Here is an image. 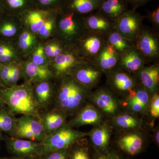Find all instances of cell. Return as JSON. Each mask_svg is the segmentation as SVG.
I'll use <instances>...</instances> for the list:
<instances>
[{"instance_id":"1","label":"cell","mask_w":159,"mask_h":159,"mask_svg":"<svg viewBox=\"0 0 159 159\" xmlns=\"http://www.w3.org/2000/svg\"><path fill=\"white\" fill-rule=\"evenodd\" d=\"M55 81L54 108L62 111L68 117H74L87 103L90 89L70 75Z\"/></svg>"},{"instance_id":"2","label":"cell","mask_w":159,"mask_h":159,"mask_svg":"<svg viewBox=\"0 0 159 159\" xmlns=\"http://www.w3.org/2000/svg\"><path fill=\"white\" fill-rule=\"evenodd\" d=\"M0 95L8 109L14 115H28L40 119V107L34 97L32 84H22L0 89Z\"/></svg>"},{"instance_id":"3","label":"cell","mask_w":159,"mask_h":159,"mask_svg":"<svg viewBox=\"0 0 159 159\" xmlns=\"http://www.w3.org/2000/svg\"><path fill=\"white\" fill-rule=\"evenodd\" d=\"M82 16L72 11H58L52 39L61 42L66 46H73L85 33Z\"/></svg>"},{"instance_id":"4","label":"cell","mask_w":159,"mask_h":159,"mask_svg":"<svg viewBox=\"0 0 159 159\" xmlns=\"http://www.w3.org/2000/svg\"><path fill=\"white\" fill-rule=\"evenodd\" d=\"M89 132H83L70 127L66 124L49 135L40 143L39 156L56 151L69 149L75 143L88 137Z\"/></svg>"},{"instance_id":"5","label":"cell","mask_w":159,"mask_h":159,"mask_svg":"<svg viewBox=\"0 0 159 159\" xmlns=\"http://www.w3.org/2000/svg\"><path fill=\"white\" fill-rule=\"evenodd\" d=\"M86 61L73 46H67L59 55L50 61L49 67L54 79H59L69 75L75 67Z\"/></svg>"},{"instance_id":"6","label":"cell","mask_w":159,"mask_h":159,"mask_svg":"<svg viewBox=\"0 0 159 159\" xmlns=\"http://www.w3.org/2000/svg\"><path fill=\"white\" fill-rule=\"evenodd\" d=\"M12 137L41 143L46 139L47 135L40 119L33 116L23 115L16 118Z\"/></svg>"},{"instance_id":"7","label":"cell","mask_w":159,"mask_h":159,"mask_svg":"<svg viewBox=\"0 0 159 159\" xmlns=\"http://www.w3.org/2000/svg\"><path fill=\"white\" fill-rule=\"evenodd\" d=\"M151 96L142 86L136 87L125 95V98L120 101L121 108L124 111L137 115L148 113Z\"/></svg>"},{"instance_id":"8","label":"cell","mask_w":159,"mask_h":159,"mask_svg":"<svg viewBox=\"0 0 159 159\" xmlns=\"http://www.w3.org/2000/svg\"><path fill=\"white\" fill-rule=\"evenodd\" d=\"M88 101L103 115L111 118L121 111L120 101L111 92L104 89H99L91 92Z\"/></svg>"},{"instance_id":"9","label":"cell","mask_w":159,"mask_h":159,"mask_svg":"<svg viewBox=\"0 0 159 159\" xmlns=\"http://www.w3.org/2000/svg\"><path fill=\"white\" fill-rule=\"evenodd\" d=\"M104 116L92 103L87 102L66 124L74 129L84 125L97 126L103 122Z\"/></svg>"},{"instance_id":"10","label":"cell","mask_w":159,"mask_h":159,"mask_svg":"<svg viewBox=\"0 0 159 159\" xmlns=\"http://www.w3.org/2000/svg\"><path fill=\"white\" fill-rule=\"evenodd\" d=\"M101 74L102 71L99 68L90 66L85 61L75 67L69 75L80 84L90 89L97 84Z\"/></svg>"},{"instance_id":"11","label":"cell","mask_w":159,"mask_h":159,"mask_svg":"<svg viewBox=\"0 0 159 159\" xmlns=\"http://www.w3.org/2000/svg\"><path fill=\"white\" fill-rule=\"evenodd\" d=\"M22 78L24 82L31 84L54 79L53 74L48 66L39 65L29 58L21 63Z\"/></svg>"},{"instance_id":"12","label":"cell","mask_w":159,"mask_h":159,"mask_svg":"<svg viewBox=\"0 0 159 159\" xmlns=\"http://www.w3.org/2000/svg\"><path fill=\"white\" fill-rule=\"evenodd\" d=\"M139 130L125 131L117 140L119 148L132 156L141 152L145 144V138Z\"/></svg>"},{"instance_id":"13","label":"cell","mask_w":159,"mask_h":159,"mask_svg":"<svg viewBox=\"0 0 159 159\" xmlns=\"http://www.w3.org/2000/svg\"><path fill=\"white\" fill-rule=\"evenodd\" d=\"M112 128L110 123L103 121L89 132L88 137L95 150L101 152L108 149Z\"/></svg>"},{"instance_id":"14","label":"cell","mask_w":159,"mask_h":159,"mask_svg":"<svg viewBox=\"0 0 159 159\" xmlns=\"http://www.w3.org/2000/svg\"><path fill=\"white\" fill-rule=\"evenodd\" d=\"M35 99L41 109L47 108L54 102L55 91V79L44 80L32 84Z\"/></svg>"},{"instance_id":"15","label":"cell","mask_w":159,"mask_h":159,"mask_svg":"<svg viewBox=\"0 0 159 159\" xmlns=\"http://www.w3.org/2000/svg\"><path fill=\"white\" fill-rule=\"evenodd\" d=\"M54 11H47L36 7L29 10L20 16L25 29L36 34L49 16Z\"/></svg>"},{"instance_id":"16","label":"cell","mask_w":159,"mask_h":159,"mask_svg":"<svg viewBox=\"0 0 159 159\" xmlns=\"http://www.w3.org/2000/svg\"><path fill=\"white\" fill-rule=\"evenodd\" d=\"M24 29L20 17L5 13L0 19V36L14 41Z\"/></svg>"},{"instance_id":"17","label":"cell","mask_w":159,"mask_h":159,"mask_svg":"<svg viewBox=\"0 0 159 159\" xmlns=\"http://www.w3.org/2000/svg\"><path fill=\"white\" fill-rule=\"evenodd\" d=\"M111 119V125L120 130L129 131L140 129L142 120L137 114L127 111L119 112Z\"/></svg>"},{"instance_id":"18","label":"cell","mask_w":159,"mask_h":159,"mask_svg":"<svg viewBox=\"0 0 159 159\" xmlns=\"http://www.w3.org/2000/svg\"><path fill=\"white\" fill-rule=\"evenodd\" d=\"M142 16L134 9L128 10L117 19L119 33L126 37H132L139 31Z\"/></svg>"},{"instance_id":"19","label":"cell","mask_w":159,"mask_h":159,"mask_svg":"<svg viewBox=\"0 0 159 159\" xmlns=\"http://www.w3.org/2000/svg\"><path fill=\"white\" fill-rule=\"evenodd\" d=\"M68 116L64 112L54 108L40 117V121L47 136L53 134L67 122Z\"/></svg>"},{"instance_id":"20","label":"cell","mask_w":159,"mask_h":159,"mask_svg":"<svg viewBox=\"0 0 159 159\" xmlns=\"http://www.w3.org/2000/svg\"><path fill=\"white\" fill-rule=\"evenodd\" d=\"M8 142L9 149L16 155L22 157L39 156L40 143L14 137L9 139Z\"/></svg>"},{"instance_id":"21","label":"cell","mask_w":159,"mask_h":159,"mask_svg":"<svg viewBox=\"0 0 159 159\" xmlns=\"http://www.w3.org/2000/svg\"><path fill=\"white\" fill-rule=\"evenodd\" d=\"M13 41L19 54L23 60H25L29 57L39 40L36 34L24 28Z\"/></svg>"},{"instance_id":"22","label":"cell","mask_w":159,"mask_h":159,"mask_svg":"<svg viewBox=\"0 0 159 159\" xmlns=\"http://www.w3.org/2000/svg\"><path fill=\"white\" fill-rule=\"evenodd\" d=\"M72 46L84 59L86 56L97 54L102 47V42L97 36L86 35L85 33Z\"/></svg>"},{"instance_id":"23","label":"cell","mask_w":159,"mask_h":159,"mask_svg":"<svg viewBox=\"0 0 159 159\" xmlns=\"http://www.w3.org/2000/svg\"><path fill=\"white\" fill-rule=\"evenodd\" d=\"M126 0H101L98 10L104 17L117 20L127 9Z\"/></svg>"},{"instance_id":"24","label":"cell","mask_w":159,"mask_h":159,"mask_svg":"<svg viewBox=\"0 0 159 159\" xmlns=\"http://www.w3.org/2000/svg\"><path fill=\"white\" fill-rule=\"evenodd\" d=\"M139 77L142 86L151 96L157 92L159 82V68L152 65L143 67L139 72Z\"/></svg>"},{"instance_id":"25","label":"cell","mask_w":159,"mask_h":159,"mask_svg":"<svg viewBox=\"0 0 159 159\" xmlns=\"http://www.w3.org/2000/svg\"><path fill=\"white\" fill-rule=\"evenodd\" d=\"M109 81L115 90L125 95L136 87L133 77L122 71L111 73Z\"/></svg>"},{"instance_id":"26","label":"cell","mask_w":159,"mask_h":159,"mask_svg":"<svg viewBox=\"0 0 159 159\" xmlns=\"http://www.w3.org/2000/svg\"><path fill=\"white\" fill-rule=\"evenodd\" d=\"M101 0H66L61 10L72 11L81 16L98 10Z\"/></svg>"},{"instance_id":"27","label":"cell","mask_w":159,"mask_h":159,"mask_svg":"<svg viewBox=\"0 0 159 159\" xmlns=\"http://www.w3.org/2000/svg\"><path fill=\"white\" fill-rule=\"evenodd\" d=\"M23 60L19 54L14 41L2 38L0 39V63L9 65L21 63Z\"/></svg>"},{"instance_id":"28","label":"cell","mask_w":159,"mask_h":159,"mask_svg":"<svg viewBox=\"0 0 159 159\" xmlns=\"http://www.w3.org/2000/svg\"><path fill=\"white\" fill-rule=\"evenodd\" d=\"M4 12L20 17L26 11L35 7L34 0H1Z\"/></svg>"},{"instance_id":"29","label":"cell","mask_w":159,"mask_h":159,"mask_svg":"<svg viewBox=\"0 0 159 159\" xmlns=\"http://www.w3.org/2000/svg\"><path fill=\"white\" fill-rule=\"evenodd\" d=\"M137 46L141 53L146 57H154L157 55V41L151 33L148 32L142 33L138 39Z\"/></svg>"},{"instance_id":"30","label":"cell","mask_w":159,"mask_h":159,"mask_svg":"<svg viewBox=\"0 0 159 159\" xmlns=\"http://www.w3.org/2000/svg\"><path fill=\"white\" fill-rule=\"evenodd\" d=\"M98 60L97 67L102 72H110L115 67L118 61L116 51L109 44L101 50Z\"/></svg>"},{"instance_id":"31","label":"cell","mask_w":159,"mask_h":159,"mask_svg":"<svg viewBox=\"0 0 159 159\" xmlns=\"http://www.w3.org/2000/svg\"><path fill=\"white\" fill-rule=\"evenodd\" d=\"M58 12L53 11L39 30L36 35L39 41L44 42L52 38L56 28Z\"/></svg>"},{"instance_id":"32","label":"cell","mask_w":159,"mask_h":159,"mask_svg":"<svg viewBox=\"0 0 159 159\" xmlns=\"http://www.w3.org/2000/svg\"><path fill=\"white\" fill-rule=\"evenodd\" d=\"M120 64L123 68L132 73L139 72L143 68V61L139 54L134 51L124 54Z\"/></svg>"},{"instance_id":"33","label":"cell","mask_w":159,"mask_h":159,"mask_svg":"<svg viewBox=\"0 0 159 159\" xmlns=\"http://www.w3.org/2000/svg\"><path fill=\"white\" fill-rule=\"evenodd\" d=\"M82 17L85 26L94 31H104L110 27V23L108 20L100 13L89 15L88 16H83Z\"/></svg>"},{"instance_id":"34","label":"cell","mask_w":159,"mask_h":159,"mask_svg":"<svg viewBox=\"0 0 159 159\" xmlns=\"http://www.w3.org/2000/svg\"><path fill=\"white\" fill-rule=\"evenodd\" d=\"M16 118L15 115L8 109L0 110V130L11 135V137L14 133Z\"/></svg>"},{"instance_id":"35","label":"cell","mask_w":159,"mask_h":159,"mask_svg":"<svg viewBox=\"0 0 159 159\" xmlns=\"http://www.w3.org/2000/svg\"><path fill=\"white\" fill-rule=\"evenodd\" d=\"M43 43L45 53L50 61L62 53L66 47V46L61 42L53 39Z\"/></svg>"},{"instance_id":"36","label":"cell","mask_w":159,"mask_h":159,"mask_svg":"<svg viewBox=\"0 0 159 159\" xmlns=\"http://www.w3.org/2000/svg\"><path fill=\"white\" fill-rule=\"evenodd\" d=\"M28 58L39 65L49 66L50 60L45 53L43 43L39 41Z\"/></svg>"},{"instance_id":"37","label":"cell","mask_w":159,"mask_h":159,"mask_svg":"<svg viewBox=\"0 0 159 159\" xmlns=\"http://www.w3.org/2000/svg\"><path fill=\"white\" fill-rule=\"evenodd\" d=\"M35 7L47 11H59L63 9L66 0H34Z\"/></svg>"},{"instance_id":"38","label":"cell","mask_w":159,"mask_h":159,"mask_svg":"<svg viewBox=\"0 0 159 159\" xmlns=\"http://www.w3.org/2000/svg\"><path fill=\"white\" fill-rule=\"evenodd\" d=\"M84 138L75 143L73 146L74 148L70 156V159H91L89 149L84 145Z\"/></svg>"},{"instance_id":"39","label":"cell","mask_w":159,"mask_h":159,"mask_svg":"<svg viewBox=\"0 0 159 159\" xmlns=\"http://www.w3.org/2000/svg\"><path fill=\"white\" fill-rule=\"evenodd\" d=\"M21 63H13L11 64L7 81V87L17 85L19 80L22 78Z\"/></svg>"},{"instance_id":"40","label":"cell","mask_w":159,"mask_h":159,"mask_svg":"<svg viewBox=\"0 0 159 159\" xmlns=\"http://www.w3.org/2000/svg\"><path fill=\"white\" fill-rule=\"evenodd\" d=\"M109 41L110 44L112 46L116 51L123 52L128 47L125 39L119 32H114L111 34L109 37Z\"/></svg>"},{"instance_id":"41","label":"cell","mask_w":159,"mask_h":159,"mask_svg":"<svg viewBox=\"0 0 159 159\" xmlns=\"http://www.w3.org/2000/svg\"><path fill=\"white\" fill-rule=\"evenodd\" d=\"M148 112L153 119H157L159 117V95L157 92L151 96Z\"/></svg>"},{"instance_id":"42","label":"cell","mask_w":159,"mask_h":159,"mask_svg":"<svg viewBox=\"0 0 159 159\" xmlns=\"http://www.w3.org/2000/svg\"><path fill=\"white\" fill-rule=\"evenodd\" d=\"M94 159H122L116 152L113 151L107 150L104 151H98L95 150Z\"/></svg>"},{"instance_id":"43","label":"cell","mask_w":159,"mask_h":159,"mask_svg":"<svg viewBox=\"0 0 159 159\" xmlns=\"http://www.w3.org/2000/svg\"><path fill=\"white\" fill-rule=\"evenodd\" d=\"M69 149L56 151L42 156L43 159H68Z\"/></svg>"},{"instance_id":"44","label":"cell","mask_w":159,"mask_h":159,"mask_svg":"<svg viewBox=\"0 0 159 159\" xmlns=\"http://www.w3.org/2000/svg\"><path fill=\"white\" fill-rule=\"evenodd\" d=\"M11 64L4 65L0 63V80L5 87H7V81Z\"/></svg>"},{"instance_id":"45","label":"cell","mask_w":159,"mask_h":159,"mask_svg":"<svg viewBox=\"0 0 159 159\" xmlns=\"http://www.w3.org/2000/svg\"><path fill=\"white\" fill-rule=\"evenodd\" d=\"M150 1L152 0H126L127 3H129L134 6V9H136L137 7L142 6Z\"/></svg>"},{"instance_id":"46","label":"cell","mask_w":159,"mask_h":159,"mask_svg":"<svg viewBox=\"0 0 159 159\" xmlns=\"http://www.w3.org/2000/svg\"><path fill=\"white\" fill-rule=\"evenodd\" d=\"M150 17L152 20L155 23L159 25V8L158 7L150 13Z\"/></svg>"},{"instance_id":"47","label":"cell","mask_w":159,"mask_h":159,"mask_svg":"<svg viewBox=\"0 0 159 159\" xmlns=\"http://www.w3.org/2000/svg\"><path fill=\"white\" fill-rule=\"evenodd\" d=\"M153 139L155 143L157 146L159 147V127H157L155 129L154 133L153 134Z\"/></svg>"},{"instance_id":"48","label":"cell","mask_w":159,"mask_h":159,"mask_svg":"<svg viewBox=\"0 0 159 159\" xmlns=\"http://www.w3.org/2000/svg\"><path fill=\"white\" fill-rule=\"evenodd\" d=\"M5 14L4 9H3L2 5V2H1V0H0V19L1 18L4 14Z\"/></svg>"},{"instance_id":"49","label":"cell","mask_w":159,"mask_h":159,"mask_svg":"<svg viewBox=\"0 0 159 159\" xmlns=\"http://www.w3.org/2000/svg\"><path fill=\"white\" fill-rule=\"evenodd\" d=\"M3 103H5V102H4V100H3L2 98V97H1V95H0V107H2Z\"/></svg>"},{"instance_id":"50","label":"cell","mask_w":159,"mask_h":159,"mask_svg":"<svg viewBox=\"0 0 159 159\" xmlns=\"http://www.w3.org/2000/svg\"><path fill=\"white\" fill-rule=\"evenodd\" d=\"M16 159V158H5V159Z\"/></svg>"}]
</instances>
